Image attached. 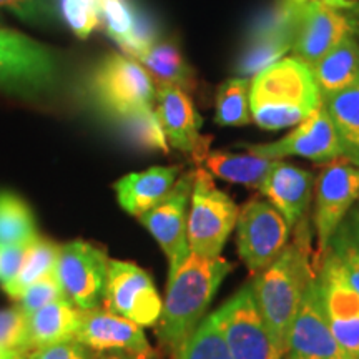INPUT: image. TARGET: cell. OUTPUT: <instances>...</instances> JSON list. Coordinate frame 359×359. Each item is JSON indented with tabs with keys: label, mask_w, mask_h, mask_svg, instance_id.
<instances>
[{
	"label": "cell",
	"mask_w": 359,
	"mask_h": 359,
	"mask_svg": "<svg viewBox=\"0 0 359 359\" xmlns=\"http://www.w3.org/2000/svg\"><path fill=\"white\" fill-rule=\"evenodd\" d=\"M90 92L102 109L118 120L155 110L154 79L140 62L122 53L102 58L90 77Z\"/></svg>",
	"instance_id": "4"
},
{
	"label": "cell",
	"mask_w": 359,
	"mask_h": 359,
	"mask_svg": "<svg viewBox=\"0 0 359 359\" xmlns=\"http://www.w3.org/2000/svg\"><path fill=\"white\" fill-rule=\"evenodd\" d=\"M58 251H60V246L52 243L50 240H45V238L40 236L35 238L30 243L29 250H27L19 275L13 278L12 281L2 285L4 291L12 299L19 298L29 286H32L34 283L42 280L43 276L55 271Z\"/></svg>",
	"instance_id": "27"
},
{
	"label": "cell",
	"mask_w": 359,
	"mask_h": 359,
	"mask_svg": "<svg viewBox=\"0 0 359 359\" xmlns=\"http://www.w3.org/2000/svg\"><path fill=\"white\" fill-rule=\"evenodd\" d=\"M30 243L0 245V285H6L19 275Z\"/></svg>",
	"instance_id": "37"
},
{
	"label": "cell",
	"mask_w": 359,
	"mask_h": 359,
	"mask_svg": "<svg viewBox=\"0 0 359 359\" xmlns=\"http://www.w3.org/2000/svg\"><path fill=\"white\" fill-rule=\"evenodd\" d=\"M180 167H151L130 173L115 183L116 200L128 215L142 217L168 195L178 180Z\"/></svg>",
	"instance_id": "21"
},
{
	"label": "cell",
	"mask_w": 359,
	"mask_h": 359,
	"mask_svg": "<svg viewBox=\"0 0 359 359\" xmlns=\"http://www.w3.org/2000/svg\"><path fill=\"white\" fill-rule=\"evenodd\" d=\"M285 359H299V358H294V356H285Z\"/></svg>",
	"instance_id": "44"
},
{
	"label": "cell",
	"mask_w": 359,
	"mask_h": 359,
	"mask_svg": "<svg viewBox=\"0 0 359 359\" xmlns=\"http://www.w3.org/2000/svg\"><path fill=\"white\" fill-rule=\"evenodd\" d=\"M275 161L251 154L248 150L246 154L215 150L208 151L203 158L205 170H208L213 177L257 190H259L264 178L271 172Z\"/></svg>",
	"instance_id": "25"
},
{
	"label": "cell",
	"mask_w": 359,
	"mask_h": 359,
	"mask_svg": "<svg viewBox=\"0 0 359 359\" xmlns=\"http://www.w3.org/2000/svg\"><path fill=\"white\" fill-rule=\"evenodd\" d=\"M290 224L268 200L253 198L240 208L236 246L250 273L258 275L269 266L290 243Z\"/></svg>",
	"instance_id": "7"
},
{
	"label": "cell",
	"mask_w": 359,
	"mask_h": 359,
	"mask_svg": "<svg viewBox=\"0 0 359 359\" xmlns=\"http://www.w3.org/2000/svg\"><path fill=\"white\" fill-rule=\"evenodd\" d=\"M92 359H138L123 353H97Z\"/></svg>",
	"instance_id": "40"
},
{
	"label": "cell",
	"mask_w": 359,
	"mask_h": 359,
	"mask_svg": "<svg viewBox=\"0 0 359 359\" xmlns=\"http://www.w3.org/2000/svg\"><path fill=\"white\" fill-rule=\"evenodd\" d=\"M110 259L95 245L77 240L60 246L55 276L62 290L80 311L100 308L105 298Z\"/></svg>",
	"instance_id": "11"
},
{
	"label": "cell",
	"mask_w": 359,
	"mask_h": 359,
	"mask_svg": "<svg viewBox=\"0 0 359 359\" xmlns=\"http://www.w3.org/2000/svg\"><path fill=\"white\" fill-rule=\"evenodd\" d=\"M240 208L228 193L215 185L213 175L195 170L188 210V245L193 255L218 258L236 228Z\"/></svg>",
	"instance_id": "5"
},
{
	"label": "cell",
	"mask_w": 359,
	"mask_h": 359,
	"mask_svg": "<svg viewBox=\"0 0 359 359\" xmlns=\"http://www.w3.org/2000/svg\"><path fill=\"white\" fill-rule=\"evenodd\" d=\"M286 2H291V4L320 2V4H325V6H330L333 8H339V11H349V8H353L354 6H356V2H354V0H286Z\"/></svg>",
	"instance_id": "38"
},
{
	"label": "cell",
	"mask_w": 359,
	"mask_h": 359,
	"mask_svg": "<svg viewBox=\"0 0 359 359\" xmlns=\"http://www.w3.org/2000/svg\"><path fill=\"white\" fill-rule=\"evenodd\" d=\"M75 339L92 353H123L138 359L155 356L143 327L107 308L82 311Z\"/></svg>",
	"instance_id": "18"
},
{
	"label": "cell",
	"mask_w": 359,
	"mask_h": 359,
	"mask_svg": "<svg viewBox=\"0 0 359 359\" xmlns=\"http://www.w3.org/2000/svg\"><path fill=\"white\" fill-rule=\"evenodd\" d=\"M67 298L64 290H62L60 283H58L55 273L43 276L42 280L34 283L32 286H29L19 298L15 299V306L24 311L27 316L37 311V309L47 306L48 303L57 302V299Z\"/></svg>",
	"instance_id": "33"
},
{
	"label": "cell",
	"mask_w": 359,
	"mask_h": 359,
	"mask_svg": "<svg viewBox=\"0 0 359 359\" xmlns=\"http://www.w3.org/2000/svg\"><path fill=\"white\" fill-rule=\"evenodd\" d=\"M93 354L87 346L77 339L64 341V343L50 344L32 349L25 354V359H92Z\"/></svg>",
	"instance_id": "36"
},
{
	"label": "cell",
	"mask_w": 359,
	"mask_h": 359,
	"mask_svg": "<svg viewBox=\"0 0 359 359\" xmlns=\"http://www.w3.org/2000/svg\"><path fill=\"white\" fill-rule=\"evenodd\" d=\"M311 70L323 98L349 87L359 77V42L353 35L341 40Z\"/></svg>",
	"instance_id": "23"
},
{
	"label": "cell",
	"mask_w": 359,
	"mask_h": 359,
	"mask_svg": "<svg viewBox=\"0 0 359 359\" xmlns=\"http://www.w3.org/2000/svg\"><path fill=\"white\" fill-rule=\"evenodd\" d=\"M246 150L269 160L299 156V158L316 161V163H330V161L344 158L338 132L325 105H321L306 120L293 127L285 137L269 143L246 145Z\"/></svg>",
	"instance_id": "15"
},
{
	"label": "cell",
	"mask_w": 359,
	"mask_h": 359,
	"mask_svg": "<svg viewBox=\"0 0 359 359\" xmlns=\"http://www.w3.org/2000/svg\"><path fill=\"white\" fill-rule=\"evenodd\" d=\"M0 348L22 354L30 351L27 314L17 306L0 311Z\"/></svg>",
	"instance_id": "32"
},
{
	"label": "cell",
	"mask_w": 359,
	"mask_h": 359,
	"mask_svg": "<svg viewBox=\"0 0 359 359\" xmlns=\"http://www.w3.org/2000/svg\"><path fill=\"white\" fill-rule=\"evenodd\" d=\"M251 79H228L219 85L215 97V122L222 127H245L251 123L250 111Z\"/></svg>",
	"instance_id": "29"
},
{
	"label": "cell",
	"mask_w": 359,
	"mask_h": 359,
	"mask_svg": "<svg viewBox=\"0 0 359 359\" xmlns=\"http://www.w3.org/2000/svg\"><path fill=\"white\" fill-rule=\"evenodd\" d=\"M290 11L291 40L294 57L313 67L341 40L353 35L354 22L348 11H339L320 2H286Z\"/></svg>",
	"instance_id": "9"
},
{
	"label": "cell",
	"mask_w": 359,
	"mask_h": 359,
	"mask_svg": "<svg viewBox=\"0 0 359 359\" xmlns=\"http://www.w3.org/2000/svg\"><path fill=\"white\" fill-rule=\"evenodd\" d=\"M82 311L70 299L62 298L27 316L30 351L75 339Z\"/></svg>",
	"instance_id": "22"
},
{
	"label": "cell",
	"mask_w": 359,
	"mask_h": 359,
	"mask_svg": "<svg viewBox=\"0 0 359 359\" xmlns=\"http://www.w3.org/2000/svg\"><path fill=\"white\" fill-rule=\"evenodd\" d=\"M330 248L338 257L349 283L359 294V246L344 222L331 238Z\"/></svg>",
	"instance_id": "34"
},
{
	"label": "cell",
	"mask_w": 359,
	"mask_h": 359,
	"mask_svg": "<svg viewBox=\"0 0 359 359\" xmlns=\"http://www.w3.org/2000/svg\"><path fill=\"white\" fill-rule=\"evenodd\" d=\"M323 105L338 132L344 160L359 167V77L341 92L323 98Z\"/></svg>",
	"instance_id": "26"
},
{
	"label": "cell",
	"mask_w": 359,
	"mask_h": 359,
	"mask_svg": "<svg viewBox=\"0 0 359 359\" xmlns=\"http://www.w3.org/2000/svg\"><path fill=\"white\" fill-rule=\"evenodd\" d=\"M173 359H231L217 313L206 314Z\"/></svg>",
	"instance_id": "30"
},
{
	"label": "cell",
	"mask_w": 359,
	"mask_h": 359,
	"mask_svg": "<svg viewBox=\"0 0 359 359\" xmlns=\"http://www.w3.org/2000/svg\"><path fill=\"white\" fill-rule=\"evenodd\" d=\"M155 114L170 147L188 154L195 161H203L212 137L200 133L201 118L188 92L173 83L156 82Z\"/></svg>",
	"instance_id": "16"
},
{
	"label": "cell",
	"mask_w": 359,
	"mask_h": 359,
	"mask_svg": "<svg viewBox=\"0 0 359 359\" xmlns=\"http://www.w3.org/2000/svg\"><path fill=\"white\" fill-rule=\"evenodd\" d=\"M195 172H187L177 180L172 190L150 212L138 217L150 231L168 259V276H173L190 257L188 245V210Z\"/></svg>",
	"instance_id": "13"
},
{
	"label": "cell",
	"mask_w": 359,
	"mask_h": 359,
	"mask_svg": "<svg viewBox=\"0 0 359 359\" xmlns=\"http://www.w3.org/2000/svg\"><path fill=\"white\" fill-rule=\"evenodd\" d=\"M314 175L296 165L276 160L259 187L262 195L283 215L293 228L308 215L314 193Z\"/></svg>",
	"instance_id": "20"
},
{
	"label": "cell",
	"mask_w": 359,
	"mask_h": 359,
	"mask_svg": "<svg viewBox=\"0 0 359 359\" xmlns=\"http://www.w3.org/2000/svg\"><path fill=\"white\" fill-rule=\"evenodd\" d=\"M25 2L27 0H0V6H11V7H15L17 11H22Z\"/></svg>",
	"instance_id": "42"
},
{
	"label": "cell",
	"mask_w": 359,
	"mask_h": 359,
	"mask_svg": "<svg viewBox=\"0 0 359 359\" xmlns=\"http://www.w3.org/2000/svg\"><path fill=\"white\" fill-rule=\"evenodd\" d=\"M37 236L30 206L15 193L0 190V245L30 243Z\"/></svg>",
	"instance_id": "28"
},
{
	"label": "cell",
	"mask_w": 359,
	"mask_h": 359,
	"mask_svg": "<svg viewBox=\"0 0 359 359\" xmlns=\"http://www.w3.org/2000/svg\"><path fill=\"white\" fill-rule=\"evenodd\" d=\"M103 302L109 311L142 327L156 326L163 308V299L145 269L116 259H110Z\"/></svg>",
	"instance_id": "14"
},
{
	"label": "cell",
	"mask_w": 359,
	"mask_h": 359,
	"mask_svg": "<svg viewBox=\"0 0 359 359\" xmlns=\"http://www.w3.org/2000/svg\"><path fill=\"white\" fill-rule=\"evenodd\" d=\"M318 280L334 339L346 359H359V294L331 248L318 264Z\"/></svg>",
	"instance_id": "12"
},
{
	"label": "cell",
	"mask_w": 359,
	"mask_h": 359,
	"mask_svg": "<svg viewBox=\"0 0 359 359\" xmlns=\"http://www.w3.org/2000/svg\"><path fill=\"white\" fill-rule=\"evenodd\" d=\"M145 65L148 74L156 82L173 83L191 93L196 90V77L191 67L187 64L180 48L168 40H155L132 57Z\"/></svg>",
	"instance_id": "24"
},
{
	"label": "cell",
	"mask_w": 359,
	"mask_h": 359,
	"mask_svg": "<svg viewBox=\"0 0 359 359\" xmlns=\"http://www.w3.org/2000/svg\"><path fill=\"white\" fill-rule=\"evenodd\" d=\"M215 313L231 359H283L255 302L251 281Z\"/></svg>",
	"instance_id": "10"
},
{
	"label": "cell",
	"mask_w": 359,
	"mask_h": 359,
	"mask_svg": "<svg viewBox=\"0 0 359 359\" xmlns=\"http://www.w3.org/2000/svg\"><path fill=\"white\" fill-rule=\"evenodd\" d=\"M291 24L288 6L283 0L276 7L259 15L251 27L248 40L238 60L240 77L253 79L255 75L280 60L291 50Z\"/></svg>",
	"instance_id": "19"
},
{
	"label": "cell",
	"mask_w": 359,
	"mask_h": 359,
	"mask_svg": "<svg viewBox=\"0 0 359 359\" xmlns=\"http://www.w3.org/2000/svg\"><path fill=\"white\" fill-rule=\"evenodd\" d=\"M359 203V167L341 158L325 163L314 182V231L316 255L323 257L331 238Z\"/></svg>",
	"instance_id": "6"
},
{
	"label": "cell",
	"mask_w": 359,
	"mask_h": 359,
	"mask_svg": "<svg viewBox=\"0 0 359 359\" xmlns=\"http://www.w3.org/2000/svg\"><path fill=\"white\" fill-rule=\"evenodd\" d=\"M0 359H25V354L17 351H8V349L0 348Z\"/></svg>",
	"instance_id": "41"
},
{
	"label": "cell",
	"mask_w": 359,
	"mask_h": 359,
	"mask_svg": "<svg viewBox=\"0 0 359 359\" xmlns=\"http://www.w3.org/2000/svg\"><path fill=\"white\" fill-rule=\"evenodd\" d=\"M294 230V238L280 257L251 281L257 306L276 351L285 359L291 327L303 302L304 291L318 269L320 257L313 251V233L308 215Z\"/></svg>",
	"instance_id": "1"
},
{
	"label": "cell",
	"mask_w": 359,
	"mask_h": 359,
	"mask_svg": "<svg viewBox=\"0 0 359 359\" xmlns=\"http://www.w3.org/2000/svg\"><path fill=\"white\" fill-rule=\"evenodd\" d=\"M100 2H102V0H88L90 7L93 8V12H95L98 17H100Z\"/></svg>",
	"instance_id": "43"
},
{
	"label": "cell",
	"mask_w": 359,
	"mask_h": 359,
	"mask_svg": "<svg viewBox=\"0 0 359 359\" xmlns=\"http://www.w3.org/2000/svg\"><path fill=\"white\" fill-rule=\"evenodd\" d=\"M55 80V57L45 45L0 27V87L39 93L50 88Z\"/></svg>",
	"instance_id": "8"
},
{
	"label": "cell",
	"mask_w": 359,
	"mask_h": 359,
	"mask_svg": "<svg viewBox=\"0 0 359 359\" xmlns=\"http://www.w3.org/2000/svg\"><path fill=\"white\" fill-rule=\"evenodd\" d=\"M286 356L299 359H346L327 323L318 269L308 283L303 302L291 327Z\"/></svg>",
	"instance_id": "17"
},
{
	"label": "cell",
	"mask_w": 359,
	"mask_h": 359,
	"mask_svg": "<svg viewBox=\"0 0 359 359\" xmlns=\"http://www.w3.org/2000/svg\"><path fill=\"white\" fill-rule=\"evenodd\" d=\"M344 223L348 224V228H349V231H351L354 241H356L359 246V206H354L351 212H349L346 219H344Z\"/></svg>",
	"instance_id": "39"
},
{
	"label": "cell",
	"mask_w": 359,
	"mask_h": 359,
	"mask_svg": "<svg viewBox=\"0 0 359 359\" xmlns=\"http://www.w3.org/2000/svg\"><path fill=\"white\" fill-rule=\"evenodd\" d=\"M120 122L123 125L125 133L133 143L148 148V150L168 151L167 138L161 132L155 110L140 111V114H135L128 118L120 120Z\"/></svg>",
	"instance_id": "31"
},
{
	"label": "cell",
	"mask_w": 359,
	"mask_h": 359,
	"mask_svg": "<svg viewBox=\"0 0 359 359\" xmlns=\"http://www.w3.org/2000/svg\"><path fill=\"white\" fill-rule=\"evenodd\" d=\"M323 105L311 67L298 57H283L251 79V120L259 128H293Z\"/></svg>",
	"instance_id": "3"
},
{
	"label": "cell",
	"mask_w": 359,
	"mask_h": 359,
	"mask_svg": "<svg viewBox=\"0 0 359 359\" xmlns=\"http://www.w3.org/2000/svg\"><path fill=\"white\" fill-rule=\"evenodd\" d=\"M67 24L79 39H87L98 25V15L90 7L88 0H60Z\"/></svg>",
	"instance_id": "35"
},
{
	"label": "cell",
	"mask_w": 359,
	"mask_h": 359,
	"mask_svg": "<svg viewBox=\"0 0 359 359\" xmlns=\"http://www.w3.org/2000/svg\"><path fill=\"white\" fill-rule=\"evenodd\" d=\"M231 263L223 257L203 258L190 255L173 276H168L156 336L167 353L175 356L198 327L218 293L222 283L231 273Z\"/></svg>",
	"instance_id": "2"
}]
</instances>
